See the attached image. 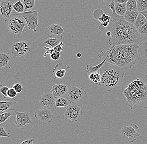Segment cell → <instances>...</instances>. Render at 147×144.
<instances>
[{
    "label": "cell",
    "mask_w": 147,
    "mask_h": 144,
    "mask_svg": "<svg viewBox=\"0 0 147 144\" xmlns=\"http://www.w3.org/2000/svg\"><path fill=\"white\" fill-rule=\"evenodd\" d=\"M111 20L107 31L111 33L109 40L111 47L121 45L133 44L142 43L144 37L138 31L134 25L127 21L123 16L116 13L110 14Z\"/></svg>",
    "instance_id": "1"
},
{
    "label": "cell",
    "mask_w": 147,
    "mask_h": 144,
    "mask_svg": "<svg viewBox=\"0 0 147 144\" xmlns=\"http://www.w3.org/2000/svg\"><path fill=\"white\" fill-rule=\"evenodd\" d=\"M139 48L138 44L111 46L106 51H101L97 59L105 58L108 63L123 69H129L138 59Z\"/></svg>",
    "instance_id": "2"
},
{
    "label": "cell",
    "mask_w": 147,
    "mask_h": 144,
    "mask_svg": "<svg viewBox=\"0 0 147 144\" xmlns=\"http://www.w3.org/2000/svg\"><path fill=\"white\" fill-rule=\"evenodd\" d=\"M121 98L132 110L138 108L147 109V75L133 80L122 90Z\"/></svg>",
    "instance_id": "3"
},
{
    "label": "cell",
    "mask_w": 147,
    "mask_h": 144,
    "mask_svg": "<svg viewBox=\"0 0 147 144\" xmlns=\"http://www.w3.org/2000/svg\"><path fill=\"white\" fill-rule=\"evenodd\" d=\"M99 71L101 80L99 85L105 91H111L123 82L125 72L123 69L118 66L106 61Z\"/></svg>",
    "instance_id": "4"
},
{
    "label": "cell",
    "mask_w": 147,
    "mask_h": 144,
    "mask_svg": "<svg viewBox=\"0 0 147 144\" xmlns=\"http://www.w3.org/2000/svg\"><path fill=\"white\" fill-rule=\"evenodd\" d=\"M5 22L8 31L11 34L22 33L24 28L27 25L26 22L19 13H12Z\"/></svg>",
    "instance_id": "5"
},
{
    "label": "cell",
    "mask_w": 147,
    "mask_h": 144,
    "mask_svg": "<svg viewBox=\"0 0 147 144\" xmlns=\"http://www.w3.org/2000/svg\"><path fill=\"white\" fill-rule=\"evenodd\" d=\"M31 44H32L28 41L14 43L11 46L9 53L13 56L24 57L30 53Z\"/></svg>",
    "instance_id": "6"
},
{
    "label": "cell",
    "mask_w": 147,
    "mask_h": 144,
    "mask_svg": "<svg viewBox=\"0 0 147 144\" xmlns=\"http://www.w3.org/2000/svg\"><path fill=\"white\" fill-rule=\"evenodd\" d=\"M139 127L135 124H130L124 126L119 132L121 138L129 143H133L137 140L141 134L138 133Z\"/></svg>",
    "instance_id": "7"
},
{
    "label": "cell",
    "mask_w": 147,
    "mask_h": 144,
    "mask_svg": "<svg viewBox=\"0 0 147 144\" xmlns=\"http://www.w3.org/2000/svg\"><path fill=\"white\" fill-rule=\"evenodd\" d=\"M86 91L82 88L71 86L69 87L67 92L65 96L69 99L71 104H78L86 96Z\"/></svg>",
    "instance_id": "8"
},
{
    "label": "cell",
    "mask_w": 147,
    "mask_h": 144,
    "mask_svg": "<svg viewBox=\"0 0 147 144\" xmlns=\"http://www.w3.org/2000/svg\"><path fill=\"white\" fill-rule=\"evenodd\" d=\"M78 104H71L66 108L63 115V117L66 119H69L73 123H76L80 120L82 113L81 107Z\"/></svg>",
    "instance_id": "9"
},
{
    "label": "cell",
    "mask_w": 147,
    "mask_h": 144,
    "mask_svg": "<svg viewBox=\"0 0 147 144\" xmlns=\"http://www.w3.org/2000/svg\"><path fill=\"white\" fill-rule=\"evenodd\" d=\"M38 13L37 11H28L19 13L25 20L28 28L35 33L37 32L36 28L38 26Z\"/></svg>",
    "instance_id": "10"
},
{
    "label": "cell",
    "mask_w": 147,
    "mask_h": 144,
    "mask_svg": "<svg viewBox=\"0 0 147 144\" xmlns=\"http://www.w3.org/2000/svg\"><path fill=\"white\" fill-rule=\"evenodd\" d=\"M53 110L51 109L43 108L36 110L34 116L38 120L40 124L51 123L53 121Z\"/></svg>",
    "instance_id": "11"
},
{
    "label": "cell",
    "mask_w": 147,
    "mask_h": 144,
    "mask_svg": "<svg viewBox=\"0 0 147 144\" xmlns=\"http://www.w3.org/2000/svg\"><path fill=\"white\" fill-rule=\"evenodd\" d=\"M56 98L51 92H46L41 95L39 100L40 107L52 110H56Z\"/></svg>",
    "instance_id": "12"
},
{
    "label": "cell",
    "mask_w": 147,
    "mask_h": 144,
    "mask_svg": "<svg viewBox=\"0 0 147 144\" xmlns=\"http://www.w3.org/2000/svg\"><path fill=\"white\" fill-rule=\"evenodd\" d=\"M15 113L16 114V120L15 123L18 128H23L29 124L32 123V120L28 113L19 112L16 111Z\"/></svg>",
    "instance_id": "13"
},
{
    "label": "cell",
    "mask_w": 147,
    "mask_h": 144,
    "mask_svg": "<svg viewBox=\"0 0 147 144\" xmlns=\"http://www.w3.org/2000/svg\"><path fill=\"white\" fill-rule=\"evenodd\" d=\"M13 4L10 0H1L0 13L3 18L9 19L12 14Z\"/></svg>",
    "instance_id": "14"
},
{
    "label": "cell",
    "mask_w": 147,
    "mask_h": 144,
    "mask_svg": "<svg viewBox=\"0 0 147 144\" xmlns=\"http://www.w3.org/2000/svg\"><path fill=\"white\" fill-rule=\"evenodd\" d=\"M18 102L16 98H7L5 100L0 102V113L1 114L8 112L14 110L15 105Z\"/></svg>",
    "instance_id": "15"
},
{
    "label": "cell",
    "mask_w": 147,
    "mask_h": 144,
    "mask_svg": "<svg viewBox=\"0 0 147 144\" xmlns=\"http://www.w3.org/2000/svg\"><path fill=\"white\" fill-rule=\"evenodd\" d=\"M68 86L66 84L58 83L52 86L51 92L56 98L65 96L68 89Z\"/></svg>",
    "instance_id": "16"
},
{
    "label": "cell",
    "mask_w": 147,
    "mask_h": 144,
    "mask_svg": "<svg viewBox=\"0 0 147 144\" xmlns=\"http://www.w3.org/2000/svg\"><path fill=\"white\" fill-rule=\"evenodd\" d=\"M70 68V67L64 65L61 63H59L55 65L52 74V78L54 79L61 78L65 76L67 70Z\"/></svg>",
    "instance_id": "17"
},
{
    "label": "cell",
    "mask_w": 147,
    "mask_h": 144,
    "mask_svg": "<svg viewBox=\"0 0 147 144\" xmlns=\"http://www.w3.org/2000/svg\"><path fill=\"white\" fill-rule=\"evenodd\" d=\"M64 29L61 24H55L50 25L47 28L45 34L48 37H51L53 35L60 36L62 34L64 33Z\"/></svg>",
    "instance_id": "18"
},
{
    "label": "cell",
    "mask_w": 147,
    "mask_h": 144,
    "mask_svg": "<svg viewBox=\"0 0 147 144\" xmlns=\"http://www.w3.org/2000/svg\"><path fill=\"white\" fill-rule=\"evenodd\" d=\"M139 54L143 60L147 63V36L144 37L142 43L140 44Z\"/></svg>",
    "instance_id": "19"
},
{
    "label": "cell",
    "mask_w": 147,
    "mask_h": 144,
    "mask_svg": "<svg viewBox=\"0 0 147 144\" xmlns=\"http://www.w3.org/2000/svg\"><path fill=\"white\" fill-rule=\"evenodd\" d=\"M13 58V56L10 53L5 51L1 52L0 54V68H4L8 65L9 61Z\"/></svg>",
    "instance_id": "20"
},
{
    "label": "cell",
    "mask_w": 147,
    "mask_h": 144,
    "mask_svg": "<svg viewBox=\"0 0 147 144\" xmlns=\"http://www.w3.org/2000/svg\"><path fill=\"white\" fill-rule=\"evenodd\" d=\"M62 35H60L58 37H48L46 38L45 40V44L48 45L50 46L51 48L55 47L56 46L59 45L61 42H62Z\"/></svg>",
    "instance_id": "21"
},
{
    "label": "cell",
    "mask_w": 147,
    "mask_h": 144,
    "mask_svg": "<svg viewBox=\"0 0 147 144\" xmlns=\"http://www.w3.org/2000/svg\"><path fill=\"white\" fill-rule=\"evenodd\" d=\"M139 13L138 11H127L123 16L127 21L134 25Z\"/></svg>",
    "instance_id": "22"
},
{
    "label": "cell",
    "mask_w": 147,
    "mask_h": 144,
    "mask_svg": "<svg viewBox=\"0 0 147 144\" xmlns=\"http://www.w3.org/2000/svg\"><path fill=\"white\" fill-rule=\"evenodd\" d=\"M71 104V102L66 96H62L56 98V105L57 107L67 108Z\"/></svg>",
    "instance_id": "23"
},
{
    "label": "cell",
    "mask_w": 147,
    "mask_h": 144,
    "mask_svg": "<svg viewBox=\"0 0 147 144\" xmlns=\"http://www.w3.org/2000/svg\"><path fill=\"white\" fill-rule=\"evenodd\" d=\"M106 62V59L105 58H104L103 61L96 66H94L92 63L88 64L87 66V71L88 75H90L92 72H97L99 71L100 69L102 68V67L104 65L105 63Z\"/></svg>",
    "instance_id": "24"
},
{
    "label": "cell",
    "mask_w": 147,
    "mask_h": 144,
    "mask_svg": "<svg viewBox=\"0 0 147 144\" xmlns=\"http://www.w3.org/2000/svg\"><path fill=\"white\" fill-rule=\"evenodd\" d=\"M115 11L116 13L119 16H124L127 11L126 3H115Z\"/></svg>",
    "instance_id": "25"
},
{
    "label": "cell",
    "mask_w": 147,
    "mask_h": 144,
    "mask_svg": "<svg viewBox=\"0 0 147 144\" xmlns=\"http://www.w3.org/2000/svg\"><path fill=\"white\" fill-rule=\"evenodd\" d=\"M147 21V19L145 18V16L140 13L138 15L135 25H134V26L136 28L137 30H138L143 26L145 24V23Z\"/></svg>",
    "instance_id": "26"
},
{
    "label": "cell",
    "mask_w": 147,
    "mask_h": 144,
    "mask_svg": "<svg viewBox=\"0 0 147 144\" xmlns=\"http://www.w3.org/2000/svg\"><path fill=\"white\" fill-rule=\"evenodd\" d=\"M13 10L18 13H22L25 11L24 5L21 0H19L13 5Z\"/></svg>",
    "instance_id": "27"
},
{
    "label": "cell",
    "mask_w": 147,
    "mask_h": 144,
    "mask_svg": "<svg viewBox=\"0 0 147 144\" xmlns=\"http://www.w3.org/2000/svg\"><path fill=\"white\" fill-rule=\"evenodd\" d=\"M127 11H138L137 4L136 0H128L126 3Z\"/></svg>",
    "instance_id": "28"
},
{
    "label": "cell",
    "mask_w": 147,
    "mask_h": 144,
    "mask_svg": "<svg viewBox=\"0 0 147 144\" xmlns=\"http://www.w3.org/2000/svg\"><path fill=\"white\" fill-rule=\"evenodd\" d=\"M138 11L140 13L147 10V0H136Z\"/></svg>",
    "instance_id": "29"
},
{
    "label": "cell",
    "mask_w": 147,
    "mask_h": 144,
    "mask_svg": "<svg viewBox=\"0 0 147 144\" xmlns=\"http://www.w3.org/2000/svg\"><path fill=\"white\" fill-rule=\"evenodd\" d=\"M24 5L25 8L28 11H31L35 5L36 0H21Z\"/></svg>",
    "instance_id": "30"
},
{
    "label": "cell",
    "mask_w": 147,
    "mask_h": 144,
    "mask_svg": "<svg viewBox=\"0 0 147 144\" xmlns=\"http://www.w3.org/2000/svg\"><path fill=\"white\" fill-rule=\"evenodd\" d=\"M89 77L90 79L93 82L96 80H98L100 82L101 74L99 71L91 73L89 75Z\"/></svg>",
    "instance_id": "31"
},
{
    "label": "cell",
    "mask_w": 147,
    "mask_h": 144,
    "mask_svg": "<svg viewBox=\"0 0 147 144\" xmlns=\"http://www.w3.org/2000/svg\"><path fill=\"white\" fill-rule=\"evenodd\" d=\"M11 114L10 112H5L1 114L0 115V123L4 124V123L7 120H9V117H11Z\"/></svg>",
    "instance_id": "32"
},
{
    "label": "cell",
    "mask_w": 147,
    "mask_h": 144,
    "mask_svg": "<svg viewBox=\"0 0 147 144\" xmlns=\"http://www.w3.org/2000/svg\"><path fill=\"white\" fill-rule=\"evenodd\" d=\"M9 88L6 85H1V88H0V92L2 93L3 97L4 98L6 99L8 98V93Z\"/></svg>",
    "instance_id": "33"
},
{
    "label": "cell",
    "mask_w": 147,
    "mask_h": 144,
    "mask_svg": "<svg viewBox=\"0 0 147 144\" xmlns=\"http://www.w3.org/2000/svg\"><path fill=\"white\" fill-rule=\"evenodd\" d=\"M137 31L142 36H147V21L145 24L139 29H138Z\"/></svg>",
    "instance_id": "34"
},
{
    "label": "cell",
    "mask_w": 147,
    "mask_h": 144,
    "mask_svg": "<svg viewBox=\"0 0 147 144\" xmlns=\"http://www.w3.org/2000/svg\"><path fill=\"white\" fill-rule=\"evenodd\" d=\"M110 20H111V17L110 15H108L104 13L102 15L100 18L98 19V20L100 21L102 23L106 22H110Z\"/></svg>",
    "instance_id": "35"
},
{
    "label": "cell",
    "mask_w": 147,
    "mask_h": 144,
    "mask_svg": "<svg viewBox=\"0 0 147 144\" xmlns=\"http://www.w3.org/2000/svg\"><path fill=\"white\" fill-rule=\"evenodd\" d=\"M4 124L0 125V137H7L10 138L11 137L6 133L4 128Z\"/></svg>",
    "instance_id": "36"
},
{
    "label": "cell",
    "mask_w": 147,
    "mask_h": 144,
    "mask_svg": "<svg viewBox=\"0 0 147 144\" xmlns=\"http://www.w3.org/2000/svg\"><path fill=\"white\" fill-rule=\"evenodd\" d=\"M104 13L102 10L100 9H97L95 10L94 11L93 15L94 18H95L96 20H98L99 18Z\"/></svg>",
    "instance_id": "37"
},
{
    "label": "cell",
    "mask_w": 147,
    "mask_h": 144,
    "mask_svg": "<svg viewBox=\"0 0 147 144\" xmlns=\"http://www.w3.org/2000/svg\"><path fill=\"white\" fill-rule=\"evenodd\" d=\"M17 92L13 88H10L8 90V98H16L17 95Z\"/></svg>",
    "instance_id": "38"
},
{
    "label": "cell",
    "mask_w": 147,
    "mask_h": 144,
    "mask_svg": "<svg viewBox=\"0 0 147 144\" xmlns=\"http://www.w3.org/2000/svg\"><path fill=\"white\" fill-rule=\"evenodd\" d=\"M12 88H13L16 91V92L18 93H21L22 91L23 87L22 84L19 83H15L12 86Z\"/></svg>",
    "instance_id": "39"
},
{
    "label": "cell",
    "mask_w": 147,
    "mask_h": 144,
    "mask_svg": "<svg viewBox=\"0 0 147 144\" xmlns=\"http://www.w3.org/2000/svg\"><path fill=\"white\" fill-rule=\"evenodd\" d=\"M60 57V52H59V51H54L52 54L50 55L51 58L52 60H57L59 59Z\"/></svg>",
    "instance_id": "40"
},
{
    "label": "cell",
    "mask_w": 147,
    "mask_h": 144,
    "mask_svg": "<svg viewBox=\"0 0 147 144\" xmlns=\"http://www.w3.org/2000/svg\"><path fill=\"white\" fill-rule=\"evenodd\" d=\"M44 48L46 50L45 53L44 54V57H46L48 54L51 55V54H52L54 52V48H50L46 46L44 47Z\"/></svg>",
    "instance_id": "41"
},
{
    "label": "cell",
    "mask_w": 147,
    "mask_h": 144,
    "mask_svg": "<svg viewBox=\"0 0 147 144\" xmlns=\"http://www.w3.org/2000/svg\"><path fill=\"white\" fill-rule=\"evenodd\" d=\"M64 45V43L61 42L59 45L56 46L55 47L53 48L54 50V51H59L61 52L63 50V46Z\"/></svg>",
    "instance_id": "42"
},
{
    "label": "cell",
    "mask_w": 147,
    "mask_h": 144,
    "mask_svg": "<svg viewBox=\"0 0 147 144\" xmlns=\"http://www.w3.org/2000/svg\"><path fill=\"white\" fill-rule=\"evenodd\" d=\"M108 7L110 8L113 12V13H115V2L114 0H112L110 1V4L109 5Z\"/></svg>",
    "instance_id": "43"
},
{
    "label": "cell",
    "mask_w": 147,
    "mask_h": 144,
    "mask_svg": "<svg viewBox=\"0 0 147 144\" xmlns=\"http://www.w3.org/2000/svg\"><path fill=\"white\" fill-rule=\"evenodd\" d=\"M34 141V138H32V139L24 140V141L20 143L19 144H33Z\"/></svg>",
    "instance_id": "44"
},
{
    "label": "cell",
    "mask_w": 147,
    "mask_h": 144,
    "mask_svg": "<svg viewBox=\"0 0 147 144\" xmlns=\"http://www.w3.org/2000/svg\"><path fill=\"white\" fill-rule=\"evenodd\" d=\"M128 0H114L115 3H126Z\"/></svg>",
    "instance_id": "45"
},
{
    "label": "cell",
    "mask_w": 147,
    "mask_h": 144,
    "mask_svg": "<svg viewBox=\"0 0 147 144\" xmlns=\"http://www.w3.org/2000/svg\"><path fill=\"white\" fill-rule=\"evenodd\" d=\"M109 24H110V22H106L102 23V25L103 27H104L106 28V27H108V25H109Z\"/></svg>",
    "instance_id": "46"
},
{
    "label": "cell",
    "mask_w": 147,
    "mask_h": 144,
    "mask_svg": "<svg viewBox=\"0 0 147 144\" xmlns=\"http://www.w3.org/2000/svg\"><path fill=\"white\" fill-rule=\"evenodd\" d=\"M140 13H141L143 15L145 16V18H146L147 19V10H146V11H143L141 12Z\"/></svg>",
    "instance_id": "47"
},
{
    "label": "cell",
    "mask_w": 147,
    "mask_h": 144,
    "mask_svg": "<svg viewBox=\"0 0 147 144\" xmlns=\"http://www.w3.org/2000/svg\"><path fill=\"white\" fill-rule=\"evenodd\" d=\"M106 35L108 37H111V33L110 31H107L106 33Z\"/></svg>",
    "instance_id": "48"
},
{
    "label": "cell",
    "mask_w": 147,
    "mask_h": 144,
    "mask_svg": "<svg viewBox=\"0 0 147 144\" xmlns=\"http://www.w3.org/2000/svg\"><path fill=\"white\" fill-rule=\"evenodd\" d=\"M82 56V55L80 53H78L77 54V57L78 58H81Z\"/></svg>",
    "instance_id": "49"
},
{
    "label": "cell",
    "mask_w": 147,
    "mask_h": 144,
    "mask_svg": "<svg viewBox=\"0 0 147 144\" xmlns=\"http://www.w3.org/2000/svg\"><path fill=\"white\" fill-rule=\"evenodd\" d=\"M98 1L100 2H105L109 1H111L112 0H98Z\"/></svg>",
    "instance_id": "50"
}]
</instances>
